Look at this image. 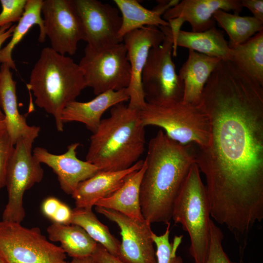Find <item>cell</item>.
I'll use <instances>...</instances> for the list:
<instances>
[{
    "label": "cell",
    "mask_w": 263,
    "mask_h": 263,
    "mask_svg": "<svg viewBox=\"0 0 263 263\" xmlns=\"http://www.w3.org/2000/svg\"><path fill=\"white\" fill-rule=\"evenodd\" d=\"M210 139L196 146L195 163L205 178L210 216L235 236L263 219V86L230 60L221 59L200 104Z\"/></svg>",
    "instance_id": "obj_1"
},
{
    "label": "cell",
    "mask_w": 263,
    "mask_h": 263,
    "mask_svg": "<svg viewBox=\"0 0 263 263\" xmlns=\"http://www.w3.org/2000/svg\"><path fill=\"white\" fill-rule=\"evenodd\" d=\"M195 145L181 144L158 131L149 143L140 188L142 215L150 223L167 224L175 198L195 163Z\"/></svg>",
    "instance_id": "obj_2"
},
{
    "label": "cell",
    "mask_w": 263,
    "mask_h": 263,
    "mask_svg": "<svg viewBox=\"0 0 263 263\" xmlns=\"http://www.w3.org/2000/svg\"><path fill=\"white\" fill-rule=\"evenodd\" d=\"M145 128L140 110L116 104L91 136L86 161L102 171L130 168L145 150Z\"/></svg>",
    "instance_id": "obj_3"
},
{
    "label": "cell",
    "mask_w": 263,
    "mask_h": 263,
    "mask_svg": "<svg viewBox=\"0 0 263 263\" xmlns=\"http://www.w3.org/2000/svg\"><path fill=\"white\" fill-rule=\"evenodd\" d=\"M28 88L35 104L55 118L58 132L63 131L62 113L86 87L78 64L51 47L42 49L30 74Z\"/></svg>",
    "instance_id": "obj_4"
},
{
    "label": "cell",
    "mask_w": 263,
    "mask_h": 263,
    "mask_svg": "<svg viewBox=\"0 0 263 263\" xmlns=\"http://www.w3.org/2000/svg\"><path fill=\"white\" fill-rule=\"evenodd\" d=\"M200 171L194 163L174 202L171 219L190 239L189 252L194 263H204L208 250L210 216L209 201Z\"/></svg>",
    "instance_id": "obj_5"
},
{
    "label": "cell",
    "mask_w": 263,
    "mask_h": 263,
    "mask_svg": "<svg viewBox=\"0 0 263 263\" xmlns=\"http://www.w3.org/2000/svg\"><path fill=\"white\" fill-rule=\"evenodd\" d=\"M140 116L145 127H160L169 138L181 144H193L204 148L209 143V118L200 104L183 101L162 105L146 102Z\"/></svg>",
    "instance_id": "obj_6"
},
{
    "label": "cell",
    "mask_w": 263,
    "mask_h": 263,
    "mask_svg": "<svg viewBox=\"0 0 263 263\" xmlns=\"http://www.w3.org/2000/svg\"><path fill=\"white\" fill-rule=\"evenodd\" d=\"M163 42L150 51L141 83L146 102L156 105L183 101L184 84L172 60L173 40L169 26L158 27Z\"/></svg>",
    "instance_id": "obj_7"
},
{
    "label": "cell",
    "mask_w": 263,
    "mask_h": 263,
    "mask_svg": "<svg viewBox=\"0 0 263 263\" xmlns=\"http://www.w3.org/2000/svg\"><path fill=\"white\" fill-rule=\"evenodd\" d=\"M0 257L3 263H67L60 246L50 242L38 227L0 221Z\"/></svg>",
    "instance_id": "obj_8"
},
{
    "label": "cell",
    "mask_w": 263,
    "mask_h": 263,
    "mask_svg": "<svg viewBox=\"0 0 263 263\" xmlns=\"http://www.w3.org/2000/svg\"><path fill=\"white\" fill-rule=\"evenodd\" d=\"M79 67L86 86L97 95L111 91L127 88L131 76L127 51L122 42L101 49L86 45Z\"/></svg>",
    "instance_id": "obj_9"
},
{
    "label": "cell",
    "mask_w": 263,
    "mask_h": 263,
    "mask_svg": "<svg viewBox=\"0 0 263 263\" xmlns=\"http://www.w3.org/2000/svg\"><path fill=\"white\" fill-rule=\"evenodd\" d=\"M37 137H20L14 145L6 173L8 202L2 220L21 223L25 217L23 205L25 192L42 180L44 170L34 156L33 144Z\"/></svg>",
    "instance_id": "obj_10"
},
{
    "label": "cell",
    "mask_w": 263,
    "mask_h": 263,
    "mask_svg": "<svg viewBox=\"0 0 263 263\" xmlns=\"http://www.w3.org/2000/svg\"><path fill=\"white\" fill-rule=\"evenodd\" d=\"M41 13L51 48L62 55H74L84 33L72 0H43Z\"/></svg>",
    "instance_id": "obj_11"
},
{
    "label": "cell",
    "mask_w": 263,
    "mask_h": 263,
    "mask_svg": "<svg viewBox=\"0 0 263 263\" xmlns=\"http://www.w3.org/2000/svg\"><path fill=\"white\" fill-rule=\"evenodd\" d=\"M72 2L82 23L87 45L101 49L122 42L118 38L122 19L117 8L97 0H72Z\"/></svg>",
    "instance_id": "obj_12"
},
{
    "label": "cell",
    "mask_w": 263,
    "mask_h": 263,
    "mask_svg": "<svg viewBox=\"0 0 263 263\" xmlns=\"http://www.w3.org/2000/svg\"><path fill=\"white\" fill-rule=\"evenodd\" d=\"M96 212L117 224L122 241L117 257L124 263H157L151 224L95 206Z\"/></svg>",
    "instance_id": "obj_13"
},
{
    "label": "cell",
    "mask_w": 263,
    "mask_h": 263,
    "mask_svg": "<svg viewBox=\"0 0 263 263\" xmlns=\"http://www.w3.org/2000/svg\"><path fill=\"white\" fill-rule=\"evenodd\" d=\"M164 38L163 33L154 26H144L132 31L123 38L131 70L128 87L130 95L128 106L131 109L141 110L146 104L141 83L142 72L150 50L160 45Z\"/></svg>",
    "instance_id": "obj_14"
},
{
    "label": "cell",
    "mask_w": 263,
    "mask_h": 263,
    "mask_svg": "<svg viewBox=\"0 0 263 263\" xmlns=\"http://www.w3.org/2000/svg\"><path fill=\"white\" fill-rule=\"evenodd\" d=\"M78 142L72 143L66 151L61 154L49 152L46 149L36 147L33 151L35 158L40 163L51 168L57 175L61 189L72 195L78 184L100 170L96 166L77 157Z\"/></svg>",
    "instance_id": "obj_15"
},
{
    "label": "cell",
    "mask_w": 263,
    "mask_h": 263,
    "mask_svg": "<svg viewBox=\"0 0 263 263\" xmlns=\"http://www.w3.org/2000/svg\"><path fill=\"white\" fill-rule=\"evenodd\" d=\"M243 8L239 0H183L167 11L162 19L167 21L182 17L189 23L192 32H200L215 26L213 15L217 11H232L239 14Z\"/></svg>",
    "instance_id": "obj_16"
},
{
    "label": "cell",
    "mask_w": 263,
    "mask_h": 263,
    "mask_svg": "<svg viewBox=\"0 0 263 263\" xmlns=\"http://www.w3.org/2000/svg\"><path fill=\"white\" fill-rule=\"evenodd\" d=\"M140 160L130 168L119 171L99 170L93 176L80 183L72 194L75 207L92 209L99 200L111 195L143 164Z\"/></svg>",
    "instance_id": "obj_17"
},
{
    "label": "cell",
    "mask_w": 263,
    "mask_h": 263,
    "mask_svg": "<svg viewBox=\"0 0 263 263\" xmlns=\"http://www.w3.org/2000/svg\"><path fill=\"white\" fill-rule=\"evenodd\" d=\"M129 99L127 88L101 93L88 102L74 100L68 103L63 110L61 120L63 124L71 122L83 123L94 133L100 125L102 115L108 109Z\"/></svg>",
    "instance_id": "obj_18"
},
{
    "label": "cell",
    "mask_w": 263,
    "mask_h": 263,
    "mask_svg": "<svg viewBox=\"0 0 263 263\" xmlns=\"http://www.w3.org/2000/svg\"><path fill=\"white\" fill-rule=\"evenodd\" d=\"M10 69L6 64H1L0 67V106L4 116L5 130L15 145L22 136L37 137L40 128L28 125L25 117L19 113L16 82Z\"/></svg>",
    "instance_id": "obj_19"
},
{
    "label": "cell",
    "mask_w": 263,
    "mask_h": 263,
    "mask_svg": "<svg viewBox=\"0 0 263 263\" xmlns=\"http://www.w3.org/2000/svg\"><path fill=\"white\" fill-rule=\"evenodd\" d=\"M221 60L188 50V58L178 74L184 84L183 102L200 105L204 87Z\"/></svg>",
    "instance_id": "obj_20"
},
{
    "label": "cell",
    "mask_w": 263,
    "mask_h": 263,
    "mask_svg": "<svg viewBox=\"0 0 263 263\" xmlns=\"http://www.w3.org/2000/svg\"><path fill=\"white\" fill-rule=\"evenodd\" d=\"M145 169L144 160L142 167L121 187L109 196L98 200L94 206L116 211L135 220H145L140 203V188Z\"/></svg>",
    "instance_id": "obj_21"
},
{
    "label": "cell",
    "mask_w": 263,
    "mask_h": 263,
    "mask_svg": "<svg viewBox=\"0 0 263 263\" xmlns=\"http://www.w3.org/2000/svg\"><path fill=\"white\" fill-rule=\"evenodd\" d=\"M177 46L221 59H231V51L228 43L223 32L215 26L200 32L181 30Z\"/></svg>",
    "instance_id": "obj_22"
},
{
    "label": "cell",
    "mask_w": 263,
    "mask_h": 263,
    "mask_svg": "<svg viewBox=\"0 0 263 263\" xmlns=\"http://www.w3.org/2000/svg\"><path fill=\"white\" fill-rule=\"evenodd\" d=\"M49 239L60 243L65 253L72 258L91 256L97 243L81 226L53 223L47 228Z\"/></svg>",
    "instance_id": "obj_23"
},
{
    "label": "cell",
    "mask_w": 263,
    "mask_h": 263,
    "mask_svg": "<svg viewBox=\"0 0 263 263\" xmlns=\"http://www.w3.org/2000/svg\"><path fill=\"white\" fill-rule=\"evenodd\" d=\"M43 0H27L24 13L15 25L10 41L0 50V62L7 64L11 69L16 70L12 54L15 47L22 39L31 27L38 25L39 28L38 41L43 42L46 35L43 18L41 17V8Z\"/></svg>",
    "instance_id": "obj_24"
},
{
    "label": "cell",
    "mask_w": 263,
    "mask_h": 263,
    "mask_svg": "<svg viewBox=\"0 0 263 263\" xmlns=\"http://www.w3.org/2000/svg\"><path fill=\"white\" fill-rule=\"evenodd\" d=\"M228 44L230 60L263 86V30L242 44Z\"/></svg>",
    "instance_id": "obj_25"
},
{
    "label": "cell",
    "mask_w": 263,
    "mask_h": 263,
    "mask_svg": "<svg viewBox=\"0 0 263 263\" xmlns=\"http://www.w3.org/2000/svg\"><path fill=\"white\" fill-rule=\"evenodd\" d=\"M121 13L122 22L118 38L123 42L127 34L144 26H169L167 21L152 10L142 6L137 0H114Z\"/></svg>",
    "instance_id": "obj_26"
},
{
    "label": "cell",
    "mask_w": 263,
    "mask_h": 263,
    "mask_svg": "<svg viewBox=\"0 0 263 263\" xmlns=\"http://www.w3.org/2000/svg\"><path fill=\"white\" fill-rule=\"evenodd\" d=\"M213 18L228 35L230 44H242L263 30V23L253 17L240 16L219 10Z\"/></svg>",
    "instance_id": "obj_27"
},
{
    "label": "cell",
    "mask_w": 263,
    "mask_h": 263,
    "mask_svg": "<svg viewBox=\"0 0 263 263\" xmlns=\"http://www.w3.org/2000/svg\"><path fill=\"white\" fill-rule=\"evenodd\" d=\"M71 224L81 226L94 241L117 257L120 242L98 219L92 209L75 207L73 209Z\"/></svg>",
    "instance_id": "obj_28"
},
{
    "label": "cell",
    "mask_w": 263,
    "mask_h": 263,
    "mask_svg": "<svg viewBox=\"0 0 263 263\" xmlns=\"http://www.w3.org/2000/svg\"><path fill=\"white\" fill-rule=\"evenodd\" d=\"M164 233L157 235L154 233L152 239L156 246L157 263H183L182 258L176 252L181 243L182 236H175L173 242H169L170 225L169 223Z\"/></svg>",
    "instance_id": "obj_29"
},
{
    "label": "cell",
    "mask_w": 263,
    "mask_h": 263,
    "mask_svg": "<svg viewBox=\"0 0 263 263\" xmlns=\"http://www.w3.org/2000/svg\"><path fill=\"white\" fill-rule=\"evenodd\" d=\"M224 234L221 229L211 220L208 250L204 263H243L232 261L225 252L223 246Z\"/></svg>",
    "instance_id": "obj_30"
},
{
    "label": "cell",
    "mask_w": 263,
    "mask_h": 263,
    "mask_svg": "<svg viewBox=\"0 0 263 263\" xmlns=\"http://www.w3.org/2000/svg\"><path fill=\"white\" fill-rule=\"evenodd\" d=\"M26 2L27 0H0V27L18 22L24 13Z\"/></svg>",
    "instance_id": "obj_31"
},
{
    "label": "cell",
    "mask_w": 263,
    "mask_h": 263,
    "mask_svg": "<svg viewBox=\"0 0 263 263\" xmlns=\"http://www.w3.org/2000/svg\"><path fill=\"white\" fill-rule=\"evenodd\" d=\"M14 145L6 130L0 132V189L5 186L7 170Z\"/></svg>",
    "instance_id": "obj_32"
},
{
    "label": "cell",
    "mask_w": 263,
    "mask_h": 263,
    "mask_svg": "<svg viewBox=\"0 0 263 263\" xmlns=\"http://www.w3.org/2000/svg\"><path fill=\"white\" fill-rule=\"evenodd\" d=\"M91 256L94 263H124L98 243Z\"/></svg>",
    "instance_id": "obj_33"
},
{
    "label": "cell",
    "mask_w": 263,
    "mask_h": 263,
    "mask_svg": "<svg viewBox=\"0 0 263 263\" xmlns=\"http://www.w3.org/2000/svg\"><path fill=\"white\" fill-rule=\"evenodd\" d=\"M72 216L73 210L61 202L51 221L55 223L70 225L71 224Z\"/></svg>",
    "instance_id": "obj_34"
},
{
    "label": "cell",
    "mask_w": 263,
    "mask_h": 263,
    "mask_svg": "<svg viewBox=\"0 0 263 263\" xmlns=\"http://www.w3.org/2000/svg\"><path fill=\"white\" fill-rule=\"evenodd\" d=\"M169 24V27L171 30L172 37L173 46H172V56H176L177 54V40L181 31V28L185 20L182 17H177L174 19H170L167 20Z\"/></svg>",
    "instance_id": "obj_35"
},
{
    "label": "cell",
    "mask_w": 263,
    "mask_h": 263,
    "mask_svg": "<svg viewBox=\"0 0 263 263\" xmlns=\"http://www.w3.org/2000/svg\"><path fill=\"white\" fill-rule=\"evenodd\" d=\"M61 202L54 197L46 198L41 206V211L47 218L52 220Z\"/></svg>",
    "instance_id": "obj_36"
},
{
    "label": "cell",
    "mask_w": 263,
    "mask_h": 263,
    "mask_svg": "<svg viewBox=\"0 0 263 263\" xmlns=\"http://www.w3.org/2000/svg\"><path fill=\"white\" fill-rule=\"evenodd\" d=\"M241 4L251 12L254 18L263 23V0H242Z\"/></svg>",
    "instance_id": "obj_37"
},
{
    "label": "cell",
    "mask_w": 263,
    "mask_h": 263,
    "mask_svg": "<svg viewBox=\"0 0 263 263\" xmlns=\"http://www.w3.org/2000/svg\"><path fill=\"white\" fill-rule=\"evenodd\" d=\"M156 6L152 9L161 17L169 9L176 6L180 1L179 0H157Z\"/></svg>",
    "instance_id": "obj_38"
},
{
    "label": "cell",
    "mask_w": 263,
    "mask_h": 263,
    "mask_svg": "<svg viewBox=\"0 0 263 263\" xmlns=\"http://www.w3.org/2000/svg\"><path fill=\"white\" fill-rule=\"evenodd\" d=\"M15 27V25L10 23L0 27V50L2 44L12 37Z\"/></svg>",
    "instance_id": "obj_39"
},
{
    "label": "cell",
    "mask_w": 263,
    "mask_h": 263,
    "mask_svg": "<svg viewBox=\"0 0 263 263\" xmlns=\"http://www.w3.org/2000/svg\"><path fill=\"white\" fill-rule=\"evenodd\" d=\"M67 263H94L91 256L82 258H72L70 262Z\"/></svg>",
    "instance_id": "obj_40"
},
{
    "label": "cell",
    "mask_w": 263,
    "mask_h": 263,
    "mask_svg": "<svg viewBox=\"0 0 263 263\" xmlns=\"http://www.w3.org/2000/svg\"><path fill=\"white\" fill-rule=\"evenodd\" d=\"M5 130V122L4 119H0V132Z\"/></svg>",
    "instance_id": "obj_41"
},
{
    "label": "cell",
    "mask_w": 263,
    "mask_h": 263,
    "mask_svg": "<svg viewBox=\"0 0 263 263\" xmlns=\"http://www.w3.org/2000/svg\"><path fill=\"white\" fill-rule=\"evenodd\" d=\"M0 119H4V116L3 113V112L1 110L0 106Z\"/></svg>",
    "instance_id": "obj_42"
},
{
    "label": "cell",
    "mask_w": 263,
    "mask_h": 263,
    "mask_svg": "<svg viewBox=\"0 0 263 263\" xmlns=\"http://www.w3.org/2000/svg\"><path fill=\"white\" fill-rule=\"evenodd\" d=\"M0 263H3L0 257Z\"/></svg>",
    "instance_id": "obj_43"
}]
</instances>
